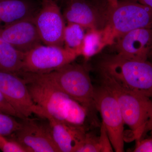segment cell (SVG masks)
Returning <instances> with one entry per match:
<instances>
[{
	"label": "cell",
	"mask_w": 152,
	"mask_h": 152,
	"mask_svg": "<svg viewBox=\"0 0 152 152\" xmlns=\"http://www.w3.org/2000/svg\"><path fill=\"white\" fill-rule=\"evenodd\" d=\"M39 75L80 104L86 109L88 117H92L96 110L95 88L84 66L71 63L50 72Z\"/></svg>",
	"instance_id": "obj_4"
},
{
	"label": "cell",
	"mask_w": 152,
	"mask_h": 152,
	"mask_svg": "<svg viewBox=\"0 0 152 152\" xmlns=\"http://www.w3.org/2000/svg\"><path fill=\"white\" fill-rule=\"evenodd\" d=\"M0 150L4 152H29L28 150L10 137L0 134Z\"/></svg>",
	"instance_id": "obj_21"
},
{
	"label": "cell",
	"mask_w": 152,
	"mask_h": 152,
	"mask_svg": "<svg viewBox=\"0 0 152 152\" xmlns=\"http://www.w3.org/2000/svg\"><path fill=\"white\" fill-rule=\"evenodd\" d=\"M99 69L128 89L152 99V62L124 58L117 54L106 57Z\"/></svg>",
	"instance_id": "obj_3"
},
{
	"label": "cell",
	"mask_w": 152,
	"mask_h": 152,
	"mask_svg": "<svg viewBox=\"0 0 152 152\" xmlns=\"http://www.w3.org/2000/svg\"><path fill=\"white\" fill-rule=\"evenodd\" d=\"M45 118L50 123L53 138L61 152H76L86 134L85 126H75L58 121L48 115Z\"/></svg>",
	"instance_id": "obj_14"
},
{
	"label": "cell",
	"mask_w": 152,
	"mask_h": 152,
	"mask_svg": "<svg viewBox=\"0 0 152 152\" xmlns=\"http://www.w3.org/2000/svg\"><path fill=\"white\" fill-rule=\"evenodd\" d=\"M94 1L69 0L64 11V18L68 23L84 28L103 29L107 24L110 7L103 8Z\"/></svg>",
	"instance_id": "obj_11"
},
{
	"label": "cell",
	"mask_w": 152,
	"mask_h": 152,
	"mask_svg": "<svg viewBox=\"0 0 152 152\" xmlns=\"http://www.w3.org/2000/svg\"><path fill=\"white\" fill-rule=\"evenodd\" d=\"M152 28V10L134 1L119 2L110 7L107 24L104 29L111 45L124 34L132 30Z\"/></svg>",
	"instance_id": "obj_5"
},
{
	"label": "cell",
	"mask_w": 152,
	"mask_h": 152,
	"mask_svg": "<svg viewBox=\"0 0 152 152\" xmlns=\"http://www.w3.org/2000/svg\"><path fill=\"white\" fill-rule=\"evenodd\" d=\"M94 102L96 109L99 112L102 123L109 139L116 152H124V118L115 98L103 86L95 88Z\"/></svg>",
	"instance_id": "obj_7"
},
{
	"label": "cell",
	"mask_w": 152,
	"mask_h": 152,
	"mask_svg": "<svg viewBox=\"0 0 152 152\" xmlns=\"http://www.w3.org/2000/svg\"><path fill=\"white\" fill-rule=\"evenodd\" d=\"M100 74L102 85L115 98L125 124L130 129L132 140L141 139L152 113V99L128 89L104 71L100 69Z\"/></svg>",
	"instance_id": "obj_2"
},
{
	"label": "cell",
	"mask_w": 152,
	"mask_h": 152,
	"mask_svg": "<svg viewBox=\"0 0 152 152\" xmlns=\"http://www.w3.org/2000/svg\"><path fill=\"white\" fill-rule=\"evenodd\" d=\"M34 19L42 42L48 45L63 47L66 25L55 0H42L40 10Z\"/></svg>",
	"instance_id": "obj_10"
},
{
	"label": "cell",
	"mask_w": 152,
	"mask_h": 152,
	"mask_svg": "<svg viewBox=\"0 0 152 152\" xmlns=\"http://www.w3.org/2000/svg\"><path fill=\"white\" fill-rule=\"evenodd\" d=\"M85 29L77 24L68 23L64 31V44L66 48L75 50L80 56V49L86 34Z\"/></svg>",
	"instance_id": "obj_19"
},
{
	"label": "cell",
	"mask_w": 152,
	"mask_h": 152,
	"mask_svg": "<svg viewBox=\"0 0 152 152\" xmlns=\"http://www.w3.org/2000/svg\"><path fill=\"white\" fill-rule=\"evenodd\" d=\"M117 54L126 59L145 61L152 50V28L137 29L116 40Z\"/></svg>",
	"instance_id": "obj_12"
},
{
	"label": "cell",
	"mask_w": 152,
	"mask_h": 152,
	"mask_svg": "<svg viewBox=\"0 0 152 152\" xmlns=\"http://www.w3.org/2000/svg\"><path fill=\"white\" fill-rule=\"evenodd\" d=\"M148 132H150L151 135H152V111L151 115H150L149 118L148 120L146 125L143 136L145 135Z\"/></svg>",
	"instance_id": "obj_24"
},
{
	"label": "cell",
	"mask_w": 152,
	"mask_h": 152,
	"mask_svg": "<svg viewBox=\"0 0 152 152\" xmlns=\"http://www.w3.org/2000/svg\"><path fill=\"white\" fill-rule=\"evenodd\" d=\"M129 1L137 2L142 4L148 7L149 8L152 10V0H129Z\"/></svg>",
	"instance_id": "obj_25"
},
{
	"label": "cell",
	"mask_w": 152,
	"mask_h": 152,
	"mask_svg": "<svg viewBox=\"0 0 152 152\" xmlns=\"http://www.w3.org/2000/svg\"><path fill=\"white\" fill-rule=\"evenodd\" d=\"M19 75L26 80L34 103L48 115L71 125L85 122L86 110L69 95L39 74L21 72Z\"/></svg>",
	"instance_id": "obj_1"
},
{
	"label": "cell",
	"mask_w": 152,
	"mask_h": 152,
	"mask_svg": "<svg viewBox=\"0 0 152 152\" xmlns=\"http://www.w3.org/2000/svg\"><path fill=\"white\" fill-rule=\"evenodd\" d=\"M34 7L29 0H0V23L5 25L33 16Z\"/></svg>",
	"instance_id": "obj_15"
},
{
	"label": "cell",
	"mask_w": 152,
	"mask_h": 152,
	"mask_svg": "<svg viewBox=\"0 0 152 152\" xmlns=\"http://www.w3.org/2000/svg\"><path fill=\"white\" fill-rule=\"evenodd\" d=\"M79 56L72 49L40 44L25 53L21 72L48 73L70 64Z\"/></svg>",
	"instance_id": "obj_6"
},
{
	"label": "cell",
	"mask_w": 152,
	"mask_h": 152,
	"mask_svg": "<svg viewBox=\"0 0 152 152\" xmlns=\"http://www.w3.org/2000/svg\"><path fill=\"white\" fill-rule=\"evenodd\" d=\"M0 91L23 119L34 114L45 118V112L34 103L26 82L22 77L0 71Z\"/></svg>",
	"instance_id": "obj_9"
},
{
	"label": "cell",
	"mask_w": 152,
	"mask_h": 152,
	"mask_svg": "<svg viewBox=\"0 0 152 152\" xmlns=\"http://www.w3.org/2000/svg\"><path fill=\"white\" fill-rule=\"evenodd\" d=\"M21 126L14 117L0 111V134L10 137L15 133Z\"/></svg>",
	"instance_id": "obj_20"
},
{
	"label": "cell",
	"mask_w": 152,
	"mask_h": 152,
	"mask_svg": "<svg viewBox=\"0 0 152 152\" xmlns=\"http://www.w3.org/2000/svg\"><path fill=\"white\" fill-rule=\"evenodd\" d=\"M113 150L106 128L102 123L100 135L87 132L76 152H110L113 151Z\"/></svg>",
	"instance_id": "obj_18"
},
{
	"label": "cell",
	"mask_w": 152,
	"mask_h": 152,
	"mask_svg": "<svg viewBox=\"0 0 152 152\" xmlns=\"http://www.w3.org/2000/svg\"><path fill=\"white\" fill-rule=\"evenodd\" d=\"M107 1L110 7H115L119 2L118 0H107Z\"/></svg>",
	"instance_id": "obj_26"
},
{
	"label": "cell",
	"mask_w": 152,
	"mask_h": 152,
	"mask_svg": "<svg viewBox=\"0 0 152 152\" xmlns=\"http://www.w3.org/2000/svg\"><path fill=\"white\" fill-rule=\"evenodd\" d=\"M69 1V0H67V1Z\"/></svg>",
	"instance_id": "obj_28"
},
{
	"label": "cell",
	"mask_w": 152,
	"mask_h": 152,
	"mask_svg": "<svg viewBox=\"0 0 152 152\" xmlns=\"http://www.w3.org/2000/svg\"><path fill=\"white\" fill-rule=\"evenodd\" d=\"M34 17L25 18L0 28V37L19 51L24 53L29 51L42 42Z\"/></svg>",
	"instance_id": "obj_13"
},
{
	"label": "cell",
	"mask_w": 152,
	"mask_h": 152,
	"mask_svg": "<svg viewBox=\"0 0 152 152\" xmlns=\"http://www.w3.org/2000/svg\"><path fill=\"white\" fill-rule=\"evenodd\" d=\"M24 55L0 37V71L18 75L22 72Z\"/></svg>",
	"instance_id": "obj_16"
},
{
	"label": "cell",
	"mask_w": 152,
	"mask_h": 152,
	"mask_svg": "<svg viewBox=\"0 0 152 152\" xmlns=\"http://www.w3.org/2000/svg\"><path fill=\"white\" fill-rule=\"evenodd\" d=\"M0 111L9 114L20 119H23L22 117L16 111L13 107L10 104L3 93L0 91Z\"/></svg>",
	"instance_id": "obj_22"
},
{
	"label": "cell",
	"mask_w": 152,
	"mask_h": 152,
	"mask_svg": "<svg viewBox=\"0 0 152 152\" xmlns=\"http://www.w3.org/2000/svg\"><path fill=\"white\" fill-rule=\"evenodd\" d=\"M109 45H111L110 42L104 29H88L80 49V56L88 60Z\"/></svg>",
	"instance_id": "obj_17"
},
{
	"label": "cell",
	"mask_w": 152,
	"mask_h": 152,
	"mask_svg": "<svg viewBox=\"0 0 152 152\" xmlns=\"http://www.w3.org/2000/svg\"><path fill=\"white\" fill-rule=\"evenodd\" d=\"M21 120L20 128L9 137L26 147L29 152H60L47 119L29 117Z\"/></svg>",
	"instance_id": "obj_8"
},
{
	"label": "cell",
	"mask_w": 152,
	"mask_h": 152,
	"mask_svg": "<svg viewBox=\"0 0 152 152\" xmlns=\"http://www.w3.org/2000/svg\"><path fill=\"white\" fill-rule=\"evenodd\" d=\"M151 58L152 59V50L151 52V54H150L149 58Z\"/></svg>",
	"instance_id": "obj_27"
},
{
	"label": "cell",
	"mask_w": 152,
	"mask_h": 152,
	"mask_svg": "<svg viewBox=\"0 0 152 152\" xmlns=\"http://www.w3.org/2000/svg\"><path fill=\"white\" fill-rule=\"evenodd\" d=\"M133 152H152V135L136 141L135 147Z\"/></svg>",
	"instance_id": "obj_23"
}]
</instances>
